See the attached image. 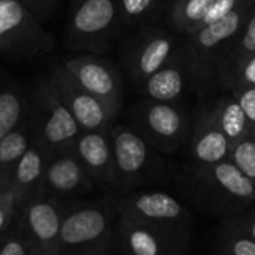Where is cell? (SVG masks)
I'll return each instance as SVG.
<instances>
[{"label":"cell","instance_id":"cell-1","mask_svg":"<svg viewBox=\"0 0 255 255\" xmlns=\"http://www.w3.org/2000/svg\"><path fill=\"white\" fill-rule=\"evenodd\" d=\"M120 38L117 0H68L63 42L69 51L107 54Z\"/></svg>","mask_w":255,"mask_h":255},{"label":"cell","instance_id":"cell-2","mask_svg":"<svg viewBox=\"0 0 255 255\" xmlns=\"http://www.w3.org/2000/svg\"><path fill=\"white\" fill-rule=\"evenodd\" d=\"M26 122L30 143L42 149L47 156L69 149L81 132L47 75L39 78L29 92Z\"/></svg>","mask_w":255,"mask_h":255},{"label":"cell","instance_id":"cell-3","mask_svg":"<svg viewBox=\"0 0 255 255\" xmlns=\"http://www.w3.org/2000/svg\"><path fill=\"white\" fill-rule=\"evenodd\" d=\"M123 77L137 87L176 56L174 36L158 24H146L128 30L119 41Z\"/></svg>","mask_w":255,"mask_h":255},{"label":"cell","instance_id":"cell-4","mask_svg":"<svg viewBox=\"0 0 255 255\" xmlns=\"http://www.w3.org/2000/svg\"><path fill=\"white\" fill-rule=\"evenodd\" d=\"M53 47L51 33L21 0H0V56L32 60Z\"/></svg>","mask_w":255,"mask_h":255},{"label":"cell","instance_id":"cell-5","mask_svg":"<svg viewBox=\"0 0 255 255\" xmlns=\"http://www.w3.org/2000/svg\"><path fill=\"white\" fill-rule=\"evenodd\" d=\"M116 204L80 203L63 207L60 224V255L107 249L114 231Z\"/></svg>","mask_w":255,"mask_h":255},{"label":"cell","instance_id":"cell-6","mask_svg":"<svg viewBox=\"0 0 255 255\" xmlns=\"http://www.w3.org/2000/svg\"><path fill=\"white\" fill-rule=\"evenodd\" d=\"M117 191L129 192L146 183L156 171V149L146 143L128 123H114L110 128Z\"/></svg>","mask_w":255,"mask_h":255},{"label":"cell","instance_id":"cell-7","mask_svg":"<svg viewBox=\"0 0 255 255\" xmlns=\"http://www.w3.org/2000/svg\"><path fill=\"white\" fill-rule=\"evenodd\" d=\"M62 200L38 192L17 212V227L24 236L30 255H60Z\"/></svg>","mask_w":255,"mask_h":255},{"label":"cell","instance_id":"cell-8","mask_svg":"<svg viewBox=\"0 0 255 255\" xmlns=\"http://www.w3.org/2000/svg\"><path fill=\"white\" fill-rule=\"evenodd\" d=\"M47 77L81 131L110 129L117 122L119 114L114 113L99 98L87 92L74 78L62 60L51 63Z\"/></svg>","mask_w":255,"mask_h":255},{"label":"cell","instance_id":"cell-9","mask_svg":"<svg viewBox=\"0 0 255 255\" xmlns=\"http://www.w3.org/2000/svg\"><path fill=\"white\" fill-rule=\"evenodd\" d=\"M120 216L152 227L189 234L191 216L179 200L162 191H129L116 203Z\"/></svg>","mask_w":255,"mask_h":255},{"label":"cell","instance_id":"cell-10","mask_svg":"<svg viewBox=\"0 0 255 255\" xmlns=\"http://www.w3.org/2000/svg\"><path fill=\"white\" fill-rule=\"evenodd\" d=\"M128 125L153 149L168 152L180 141L185 120L173 102L138 98L128 110Z\"/></svg>","mask_w":255,"mask_h":255},{"label":"cell","instance_id":"cell-11","mask_svg":"<svg viewBox=\"0 0 255 255\" xmlns=\"http://www.w3.org/2000/svg\"><path fill=\"white\" fill-rule=\"evenodd\" d=\"M62 62L87 92L120 114L125 101V83L117 63L96 53H74Z\"/></svg>","mask_w":255,"mask_h":255},{"label":"cell","instance_id":"cell-12","mask_svg":"<svg viewBox=\"0 0 255 255\" xmlns=\"http://www.w3.org/2000/svg\"><path fill=\"white\" fill-rule=\"evenodd\" d=\"M116 216L113 236L123 255H185L189 248V234Z\"/></svg>","mask_w":255,"mask_h":255},{"label":"cell","instance_id":"cell-13","mask_svg":"<svg viewBox=\"0 0 255 255\" xmlns=\"http://www.w3.org/2000/svg\"><path fill=\"white\" fill-rule=\"evenodd\" d=\"M95 188V182L84 170L72 146L47 158L39 192L66 200L90 194Z\"/></svg>","mask_w":255,"mask_h":255},{"label":"cell","instance_id":"cell-14","mask_svg":"<svg viewBox=\"0 0 255 255\" xmlns=\"http://www.w3.org/2000/svg\"><path fill=\"white\" fill-rule=\"evenodd\" d=\"M72 150L96 186L117 189L110 129L81 131L72 144Z\"/></svg>","mask_w":255,"mask_h":255},{"label":"cell","instance_id":"cell-15","mask_svg":"<svg viewBox=\"0 0 255 255\" xmlns=\"http://www.w3.org/2000/svg\"><path fill=\"white\" fill-rule=\"evenodd\" d=\"M47 158L48 156L42 149L30 144L15 164L9 177V186L14 194L17 209L39 192Z\"/></svg>","mask_w":255,"mask_h":255},{"label":"cell","instance_id":"cell-16","mask_svg":"<svg viewBox=\"0 0 255 255\" xmlns=\"http://www.w3.org/2000/svg\"><path fill=\"white\" fill-rule=\"evenodd\" d=\"M185 87V71L180 66L176 56L159 68L156 72L149 75L140 83L135 90L140 98L158 101V102H174L180 98Z\"/></svg>","mask_w":255,"mask_h":255},{"label":"cell","instance_id":"cell-17","mask_svg":"<svg viewBox=\"0 0 255 255\" xmlns=\"http://www.w3.org/2000/svg\"><path fill=\"white\" fill-rule=\"evenodd\" d=\"M207 171V183L219 188V191L228 200L249 206L255 201V185L248 179L233 162H216L210 164Z\"/></svg>","mask_w":255,"mask_h":255},{"label":"cell","instance_id":"cell-18","mask_svg":"<svg viewBox=\"0 0 255 255\" xmlns=\"http://www.w3.org/2000/svg\"><path fill=\"white\" fill-rule=\"evenodd\" d=\"M27 102L29 92L8 75L0 74V138L26 120Z\"/></svg>","mask_w":255,"mask_h":255},{"label":"cell","instance_id":"cell-19","mask_svg":"<svg viewBox=\"0 0 255 255\" xmlns=\"http://www.w3.org/2000/svg\"><path fill=\"white\" fill-rule=\"evenodd\" d=\"M171 0H117V15L122 35L146 24H156Z\"/></svg>","mask_w":255,"mask_h":255},{"label":"cell","instance_id":"cell-20","mask_svg":"<svg viewBox=\"0 0 255 255\" xmlns=\"http://www.w3.org/2000/svg\"><path fill=\"white\" fill-rule=\"evenodd\" d=\"M30 144V132L26 120L0 138V182L9 183L15 164Z\"/></svg>","mask_w":255,"mask_h":255},{"label":"cell","instance_id":"cell-21","mask_svg":"<svg viewBox=\"0 0 255 255\" xmlns=\"http://www.w3.org/2000/svg\"><path fill=\"white\" fill-rule=\"evenodd\" d=\"M239 23H240L239 14L231 11L225 17L210 24L198 27L195 30V35L192 36V48L197 53H203L216 47L219 42L225 41L233 33H236V30L239 29Z\"/></svg>","mask_w":255,"mask_h":255},{"label":"cell","instance_id":"cell-22","mask_svg":"<svg viewBox=\"0 0 255 255\" xmlns=\"http://www.w3.org/2000/svg\"><path fill=\"white\" fill-rule=\"evenodd\" d=\"M192 150L198 162L206 165L216 164L225 158L228 150V140L224 132L209 129L195 140Z\"/></svg>","mask_w":255,"mask_h":255},{"label":"cell","instance_id":"cell-23","mask_svg":"<svg viewBox=\"0 0 255 255\" xmlns=\"http://www.w3.org/2000/svg\"><path fill=\"white\" fill-rule=\"evenodd\" d=\"M216 255H255V240L237 230L222 225L218 237Z\"/></svg>","mask_w":255,"mask_h":255},{"label":"cell","instance_id":"cell-24","mask_svg":"<svg viewBox=\"0 0 255 255\" xmlns=\"http://www.w3.org/2000/svg\"><path fill=\"white\" fill-rule=\"evenodd\" d=\"M246 125V116L239 104H230L225 107L222 116H221V126L222 131L227 137L237 138Z\"/></svg>","mask_w":255,"mask_h":255},{"label":"cell","instance_id":"cell-25","mask_svg":"<svg viewBox=\"0 0 255 255\" xmlns=\"http://www.w3.org/2000/svg\"><path fill=\"white\" fill-rule=\"evenodd\" d=\"M233 164L255 185V143L242 141L233 152Z\"/></svg>","mask_w":255,"mask_h":255},{"label":"cell","instance_id":"cell-26","mask_svg":"<svg viewBox=\"0 0 255 255\" xmlns=\"http://www.w3.org/2000/svg\"><path fill=\"white\" fill-rule=\"evenodd\" d=\"M0 255H30L27 242L20 228L8 230L0 243Z\"/></svg>","mask_w":255,"mask_h":255},{"label":"cell","instance_id":"cell-27","mask_svg":"<svg viewBox=\"0 0 255 255\" xmlns=\"http://www.w3.org/2000/svg\"><path fill=\"white\" fill-rule=\"evenodd\" d=\"M21 2L44 24L56 15L60 5V0H21Z\"/></svg>","mask_w":255,"mask_h":255},{"label":"cell","instance_id":"cell-28","mask_svg":"<svg viewBox=\"0 0 255 255\" xmlns=\"http://www.w3.org/2000/svg\"><path fill=\"white\" fill-rule=\"evenodd\" d=\"M17 204H15V198L12 191L9 192V195L0 203V236L5 234L9 227L14 224L15 218H17Z\"/></svg>","mask_w":255,"mask_h":255},{"label":"cell","instance_id":"cell-29","mask_svg":"<svg viewBox=\"0 0 255 255\" xmlns=\"http://www.w3.org/2000/svg\"><path fill=\"white\" fill-rule=\"evenodd\" d=\"M234 5H236V0H213V3H212L210 9L207 11L206 17L203 18L200 27L206 26V24H210V23L225 17L228 12L233 11Z\"/></svg>","mask_w":255,"mask_h":255},{"label":"cell","instance_id":"cell-30","mask_svg":"<svg viewBox=\"0 0 255 255\" xmlns=\"http://www.w3.org/2000/svg\"><path fill=\"white\" fill-rule=\"evenodd\" d=\"M225 227L237 230L251 239L255 240V215H242V216H233L231 219L224 222Z\"/></svg>","mask_w":255,"mask_h":255},{"label":"cell","instance_id":"cell-31","mask_svg":"<svg viewBox=\"0 0 255 255\" xmlns=\"http://www.w3.org/2000/svg\"><path fill=\"white\" fill-rule=\"evenodd\" d=\"M239 105L242 107L245 116L255 122V89H248L243 92V95L240 96V102Z\"/></svg>","mask_w":255,"mask_h":255},{"label":"cell","instance_id":"cell-32","mask_svg":"<svg viewBox=\"0 0 255 255\" xmlns=\"http://www.w3.org/2000/svg\"><path fill=\"white\" fill-rule=\"evenodd\" d=\"M243 47L248 51H255V17L249 21L243 36Z\"/></svg>","mask_w":255,"mask_h":255},{"label":"cell","instance_id":"cell-33","mask_svg":"<svg viewBox=\"0 0 255 255\" xmlns=\"http://www.w3.org/2000/svg\"><path fill=\"white\" fill-rule=\"evenodd\" d=\"M243 75H245V80L251 84H255V57L251 59L248 62V65L245 66V71H243Z\"/></svg>","mask_w":255,"mask_h":255},{"label":"cell","instance_id":"cell-34","mask_svg":"<svg viewBox=\"0 0 255 255\" xmlns=\"http://www.w3.org/2000/svg\"><path fill=\"white\" fill-rule=\"evenodd\" d=\"M63 255H107V249H98V251H83V252H71Z\"/></svg>","mask_w":255,"mask_h":255},{"label":"cell","instance_id":"cell-35","mask_svg":"<svg viewBox=\"0 0 255 255\" xmlns=\"http://www.w3.org/2000/svg\"><path fill=\"white\" fill-rule=\"evenodd\" d=\"M11 192V186L9 183H5V182H0V203H2Z\"/></svg>","mask_w":255,"mask_h":255}]
</instances>
